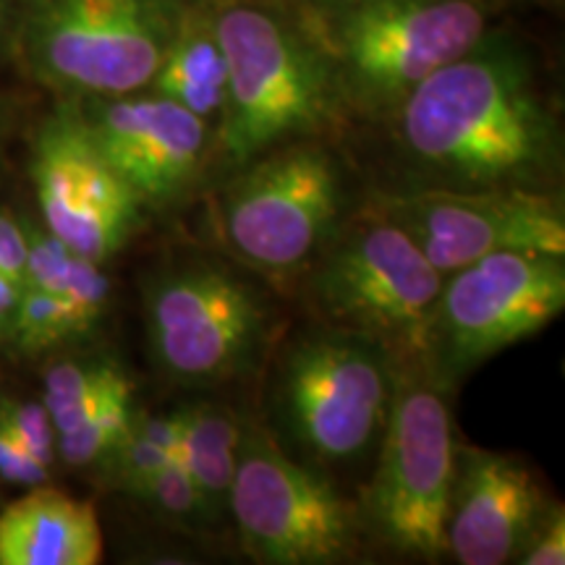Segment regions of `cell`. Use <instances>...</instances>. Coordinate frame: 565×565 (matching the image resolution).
<instances>
[{"mask_svg": "<svg viewBox=\"0 0 565 565\" xmlns=\"http://www.w3.org/2000/svg\"><path fill=\"white\" fill-rule=\"evenodd\" d=\"M393 116L424 186L555 192L561 181V126L511 42L484 38L408 92Z\"/></svg>", "mask_w": 565, "mask_h": 565, "instance_id": "1", "label": "cell"}, {"mask_svg": "<svg viewBox=\"0 0 565 565\" xmlns=\"http://www.w3.org/2000/svg\"><path fill=\"white\" fill-rule=\"evenodd\" d=\"M212 24L228 66L217 124L225 166L236 171L273 147L330 129L341 97L312 32L254 3L223 6L212 11Z\"/></svg>", "mask_w": 565, "mask_h": 565, "instance_id": "2", "label": "cell"}, {"mask_svg": "<svg viewBox=\"0 0 565 565\" xmlns=\"http://www.w3.org/2000/svg\"><path fill=\"white\" fill-rule=\"evenodd\" d=\"M445 275L372 207L341 223L307 267V301L328 328L364 335L406 370H427Z\"/></svg>", "mask_w": 565, "mask_h": 565, "instance_id": "3", "label": "cell"}, {"mask_svg": "<svg viewBox=\"0 0 565 565\" xmlns=\"http://www.w3.org/2000/svg\"><path fill=\"white\" fill-rule=\"evenodd\" d=\"M456 450L448 387L427 370L398 366L377 466L356 503L362 532L398 557L445 561Z\"/></svg>", "mask_w": 565, "mask_h": 565, "instance_id": "4", "label": "cell"}, {"mask_svg": "<svg viewBox=\"0 0 565 565\" xmlns=\"http://www.w3.org/2000/svg\"><path fill=\"white\" fill-rule=\"evenodd\" d=\"M395 377L398 364L383 345L349 330H315L280 356L273 419L303 461L356 463L377 450Z\"/></svg>", "mask_w": 565, "mask_h": 565, "instance_id": "5", "label": "cell"}, {"mask_svg": "<svg viewBox=\"0 0 565 565\" xmlns=\"http://www.w3.org/2000/svg\"><path fill=\"white\" fill-rule=\"evenodd\" d=\"M141 312L154 366L194 387L252 372L273 328L263 291L212 257L154 267L141 282Z\"/></svg>", "mask_w": 565, "mask_h": 565, "instance_id": "6", "label": "cell"}, {"mask_svg": "<svg viewBox=\"0 0 565 565\" xmlns=\"http://www.w3.org/2000/svg\"><path fill=\"white\" fill-rule=\"evenodd\" d=\"M315 34L338 97L366 116H393L408 92L487 38L477 0H364L330 11Z\"/></svg>", "mask_w": 565, "mask_h": 565, "instance_id": "7", "label": "cell"}, {"mask_svg": "<svg viewBox=\"0 0 565 565\" xmlns=\"http://www.w3.org/2000/svg\"><path fill=\"white\" fill-rule=\"evenodd\" d=\"M228 515L252 561L265 565L349 563L364 536L356 503L333 479L252 422H244Z\"/></svg>", "mask_w": 565, "mask_h": 565, "instance_id": "8", "label": "cell"}, {"mask_svg": "<svg viewBox=\"0 0 565 565\" xmlns=\"http://www.w3.org/2000/svg\"><path fill=\"white\" fill-rule=\"evenodd\" d=\"M343 210L341 160L315 137L294 139L236 168L223 192V231L254 270L294 275L335 236Z\"/></svg>", "mask_w": 565, "mask_h": 565, "instance_id": "9", "label": "cell"}, {"mask_svg": "<svg viewBox=\"0 0 565 565\" xmlns=\"http://www.w3.org/2000/svg\"><path fill=\"white\" fill-rule=\"evenodd\" d=\"M173 30L160 0H26L19 47L47 87L118 97L150 87Z\"/></svg>", "mask_w": 565, "mask_h": 565, "instance_id": "10", "label": "cell"}, {"mask_svg": "<svg viewBox=\"0 0 565 565\" xmlns=\"http://www.w3.org/2000/svg\"><path fill=\"white\" fill-rule=\"evenodd\" d=\"M565 309V257L500 252L443 280L429 335L427 372L448 387L521 341L550 328Z\"/></svg>", "mask_w": 565, "mask_h": 565, "instance_id": "11", "label": "cell"}, {"mask_svg": "<svg viewBox=\"0 0 565 565\" xmlns=\"http://www.w3.org/2000/svg\"><path fill=\"white\" fill-rule=\"evenodd\" d=\"M370 207L401 225L445 278L500 252L565 257V212L555 192L422 186L374 196Z\"/></svg>", "mask_w": 565, "mask_h": 565, "instance_id": "12", "label": "cell"}, {"mask_svg": "<svg viewBox=\"0 0 565 565\" xmlns=\"http://www.w3.org/2000/svg\"><path fill=\"white\" fill-rule=\"evenodd\" d=\"M30 175L42 225L92 263H108L137 233L145 204L100 152L82 103H61L40 124Z\"/></svg>", "mask_w": 565, "mask_h": 565, "instance_id": "13", "label": "cell"}, {"mask_svg": "<svg viewBox=\"0 0 565 565\" xmlns=\"http://www.w3.org/2000/svg\"><path fill=\"white\" fill-rule=\"evenodd\" d=\"M100 152L145 207H168L194 186L210 154V124L150 95L92 97L82 105Z\"/></svg>", "mask_w": 565, "mask_h": 565, "instance_id": "14", "label": "cell"}, {"mask_svg": "<svg viewBox=\"0 0 565 565\" xmlns=\"http://www.w3.org/2000/svg\"><path fill=\"white\" fill-rule=\"evenodd\" d=\"M553 505L540 475L511 454L458 445L445 542L461 565L515 563Z\"/></svg>", "mask_w": 565, "mask_h": 565, "instance_id": "15", "label": "cell"}, {"mask_svg": "<svg viewBox=\"0 0 565 565\" xmlns=\"http://www.w3.org/2000/svg\"><path fill=\"white\" fill-rule=\"evenodd\" d=\"M105 540L97 508L38 484L0 511V565H97Z\"/></svg>", "mask_w": 565, "mask_h": 565, "instance_id": "16", "label": "cell"}, {"mask_svg": "<svg viewBox=\"0 0 565 565\" xmlns=\"http://www.w3.org/2000/svg\"><path fill=\"white\" fill-rule=\"evenodd\" d=\"M150 87L152 95L179 103L207 124H221L228 95V66L212 13H189L175 21Z\"/></svg>", "mask_w": 565, "mask_h": 565, "instance_id": "17", "label": "cell"}, {"mask_svg": "<svg viewBox=\"0 0 565 565\" xmlns=\"http://www.w3.org/2000/svg\"><path fill=\"white\" fill-rule=\"evenodd\" d=\"M183 412H186V424H183L181 463L194 479L207 524H217L223 515H228L244 419L221 401H194L183 404Z\"/></svg>", "mask_w": 565, "mask_h": 565, "instance_id": "18", "label": "cell"}, {"mask_svg": "<svg viewBox=\"0 0 565 565\" xmlns=\"http://www.w3.org/2000/svg\"><path fill=\"white\" fill-rule=\"evenodd\" d=\"M26 236V286L68 301L92 330L100 324L110 303V278L103 267L82 257L53 236L45 225L21 223Z\"/></svg>", "mask_w": 565, "mask_h": 565, "instance_id": "19", "label": "cell"}, {"mask_svg": "<svg viewBox=\"0 0 565 565\" xmlns=\"http://www.w3.org/2000/svg\"><path fill=\"white\" fill-rule=\"evenodd\" d=\"M134 385L126 366L110 353H84L55 362L42 380V404L55 424V433L82 424L113 393Z\"/></svg>", "mask_w": 565, "mask_h": 565, "instance_id": "20", "label": "cell"}, {"mask_svg": "<svg viewBox=\"0 0 565 565\" xmlns=\"http://www.w3.org/2000/svg\"><path fill=\"white\" fill-rule=\"evenodd\" d=\"M134 391L137 387H124V391L113 393L82 424L61 433L58 445H55L61 461L74 469H92V466L103 469L129 437L134 419H137L139 408L134 404Z\"/></svg>", "mask_w": 565, "mask_h": 565, "instance_id": "21", "label": "cell"}, {"mask_svg": "<svg viewBox=\"0 0 565 565\" xmlns=\"http://www.w3.org/2000/svg\"><path fill=\"white\" fill-rule=\"evenodd\" d=\"M89 333L92 328L68 301L34 286L21 288L11 345L24 356H40Z\"/></svg>", "mask_w": 565, "mask_h": 565, "instance_id": "22", "label": "cell"}, {"mask_svg": "<svg viewBox=\"0 0 565 565\" xmlns=\"http://www.w3.org/2000/svg\"><path fill=\"white\" fill-rule=\"evenodd\" d=\"M139 500L150 503L162 519L171 521L175 526L207 524L202 498L196 492L194 479L189 477L186 466L181 463V458L162 466L158 475L152 477V482L145 487Z\"/></svg>", "mask_w": 565, "mask_h": 565, "instance_id": "23", "label": "cell"}, {"mask_svg": "<svg viewBox=\"0 0 565 565\" xmlns=\"http://www.w3.org/2000/svg\"><path fill=\"white\" fill-rule=\"evenodd\" d=\"M171 461H175L171 454H166L160 445L147 440L137 427H131L129 437H126L121 448L110 456V461L103 466V471L116 490H121L139 500L141 492H145V487L152 482V477L158 475L162 466H168Z\"/></svg>", "mask_w": 565, "mask_h": 565, "instance_id": "24", "label": "cell"}, {"mask_svg": "<svg viewBox=\"0 0 565 565\" xmlns=\"http://www.w3.org/2000/svg\"><path fill=\"white\" fill-rule=\"evenodd\" d=\"M0 424H3L17 440L24 445L34 458L47 463L53 469L55 445H58V433L47 414L42 401L34 398H0Z\"/></svg>", "mask_w": 565, "mask_h": 565, "instance_id": "25", "label": "cell"}, {"mask_svg": "<svg viewBox=\"0 0 565 565\" xmlns=\"http://www.w3.org/2000/svg\"><path fill=\"white\" fill-rule=\"evenodd\" d=\"M565 563V508L553 500L547 513L536 524L526 545L521 547L515 565H563Z\"/></svg>", "mask_w": 565, "mask_h": 565, "instance_id": "26", "label": "cell"}, {"mask_svg": "<svg viewBox=\"0 0 565 565\" xmlns=\"http://www.w3.org/2000/svg\"><path fill=\"white\" fill-rule=\"evenodd\" d=\"M0 479L17 487H38L51 479V466L34 458L30 450L0 424Z\"/></svg>", "mask_w": 565, "mask_h": 565, "instance_id": "27", "label": "cell"}, {"mask_svg": "<svg viewBox=\"0 0 565 565\" xmlns=\"http://www.w3.org/2000/svg\"><path fill=\"white\" fill-rule=\"evenodd\" d=\"M0 273L17 286H26V236L24 225L0 210Z\"/></svg>", "mask_w": 565, "mask_h": 565, "instance_id": "28", "label": "cell"}, {"mask_svg": "<svg viewBox=\"0 0 565 565\" xmlns=\"http://www.w3.org/2000/svg\"><path fill=\"white\" fill-rule=\"evenodd\" d=\"M21 286L0 273V345H11L13 320H17Z\"/></svg>", "mask_w": 565, "mask_h": 565, "instance_id": "29", "label": "cell"}, {"mask_svg": "<svg viewBox=\"0 0 565 565\" xmlns=\"http://www.w3.org/2000/svg\"><path fill=\"white\" fill-rule=\"evenodd\" d=\"M9 121H11V108H9V103L0 100V139L6 137V129H9Z\"/></svg>", "mask_w": 565, "mask_h": 565, "instance_id": "30", "label": "cell"}, {"mask_svg": "<svg viewBox=\"0 0 565 565\" xmlns=\"http://www.w3.org/2000/svg\"><path fill=\"white\" fill-rule=\"evenodd\" d=\"M317 3H322L324 9H343V6H353V3H364V0H317Z\"/></svg>", "mask_w": 565, "mask_h": 565, "instance_id": "31", "label": "cell"}, {"mask_svg": "<svg viewBox=\"0 0 565 565\" xmlns=\"http://www.w3.org/2000/svg\"><path fill=\"white\" fill-rule=\"evenodd\" d=\"M0 30H3V3H0Z\"/></svg>", "mask_w": 565, "mask_h": 565, "instance_id": "32", "label": "cell"}]
</instances>
